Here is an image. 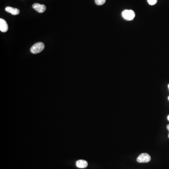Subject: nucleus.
Returning <instances> with one entry per match:
<instances>
[{"label": "nucleus", "instance_id": "7", "mask_svg": "<svg viewBox=\"0 0 169 169\" xmlns=\"http://www.w3.org/2000/svg\"><path fill=\"white\" fill-rule=\"evenodd\" d=\"M88 166V163L86 161L80 160L76 162V166L79 168H85Z\"/></svg>", "mask_w": 169, "mask_h": 169}, {"label": "nucleus", "instance_id": "6", "mask_svg": "<svg viewBox=\"0 0 169 169\" xmlns=\"http://www.w3.org/2000/svg\"><path fill=\"white\" fill-rule=\"evenodd\" d=\"M5 10L8 13H11L13 15H17L20 14V10L18 8H14L11 7H7L5 8Z\"/></svg>", "mask_w": 169, "mask_h": 169}, {"label": "nucleus", "instance_id": "2", "mask_svg": "<svg viewBox=\"0 0 169 169\" xmlns=\"http://www.w3.org/2000/svg\"><path fill=\"white\" fill-rule=\"evenodd\" d=\"M122 17L127 21L133 20L135 17V14L132 10H124L122 12Z\"/></svg>", "mask_w": 169, "mask_h": 169}, {"label": "nucleus", "instance_id": "3", "mask_svg": "<svg viewBox=\"0 0 169 169\" xmlns=\"http://www.w3.org/2000/svg\"><path fill=\"white\" fill-rule=\"evenodd\" d=\"M151 160V157L149 154L147 153H142L140 154L137 158V161L138 163H149Z\"/></svg>", "mask_w": 169, "mask_h": 169}, {"label": "nucleus", "instance_id": "5", "mask_svg": "<svg viewBox=\"0 0 169 169\" xmlns=\"http://www.w3.org/2000/svg\"><path fill=\"white\" fill-rule=\"evenodd\" d=\"M8 30V25L6 21L3 19H0V31L3 33H6Z\"/></svg>", "mask_w": 169, "mask_h": 169}, {"label": "nucleus", "instance_id": "8", "mask_svg": "<svg viewBox=\"0 0 169 169\" xmlns=\"http://www.w3.org/2000/svg\"><path fill=\"white\" fill-rule=\"evenodd\" d=\"M95 3L97 5H103L106 2V0H94Z\"/></svg>", "mask_w": 169, "mask_h": 169}, {"label": "nucleus", "instance_id": "4", "mask_svg": "<svg viewBox=\"0 0 169 169\" xmlns=\"http://www.w3.org/2000/svg\"><path fill=\"white\" fill-rule=\"evenodd\" d=\"M33 8L37 12L41 13L45 12L46 10V7L45 5L43 4H40L36 3L33 4Z\"/></svg>", "mask_w": 169, "mask_h": 169}, {"label": "nucleus", "instance_id": "9", "mask_svg": "<svg viewBox=\"0 0 169 169\" xmlns=\"http://www.w3.org/2000/svg\"><path fill=\"white\" fill-rule=\"evenodd\" d=\"M147 2L150 5H155L157 2V0H147Z\"/></svg>", "mask_w": 169, "mask_h": 169}, {"label": "nucleus", "instance_id": "10", "mask_svg": "<svg viewBox=\"0 0 169 169\" xmlns=\"http://www.w3.org/2000/svg\"><path fill=\"white\" fill-rule=\"evenodd\" d=\"M167 129H168V130L169 131V124L167 126ZM168 137H169V134H168Z\"/></svg>", "mask_w": 169, "mask_h": 169}, {"label": "nucleus", "instance_id": "11", "mask_svg": "<svg viewBox=\"0 0 169 169\" xmlns=\"http://www.w3.org/2000/svg\"><path fill=\"white\" fill-rule=\"evenodd\" d=\"M167 119H168V120L169 121V115H168V117H167Z\"/></svg>", "mask_w": 169, "mask_h": 169}, {"label": "nucleus", "instance_id": "12", "mask_svg": "<svg viewBox=\"0 0 169 169\" xmlns=\"http://www.w3.org/2000/svg\"><path fill=\"white\" fill-rule=\"evenodd\" d=\"M168 88H169V84L168 85Z\"/></svg>", "mask_w": 169, "mask_h": 169}, {"label": "nucleus", "instance_id": "13", "mask_svg": "<svg viewBox=\"0 0 169 169\" xmlns=\"http://www.w3.org/2000/svg\"><path fill=\"white\" fill-rule=\"evenodd\" d=\"M168 100H169V97H168Z\"/></svg>", "mask_w": 169, "mask_h": 169}, {"label": "nucleus", "instance_id": "1", "mask_svg": "<svg viewBox=\"0 0 169 169\" xmlns=\"http://www.w3.org/2000/svg\"><path fill=\"white\" fill-rule=\"evenodd\" d=\"M44 47H45V45L43 43L41 42H38L32 46V47L31 48V53L34 54L40 53L43 50Z\"/></svg>", "mask_w": 169, "mask_h": 169}]
</instances>
